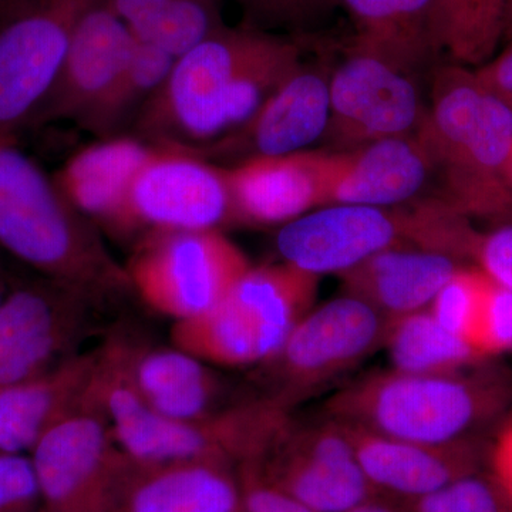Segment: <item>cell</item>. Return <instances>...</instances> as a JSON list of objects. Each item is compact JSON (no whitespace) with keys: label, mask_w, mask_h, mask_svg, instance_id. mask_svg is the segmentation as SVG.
<instances>
[{"label":"cell","mask_w":512,"mask_h":512,"mask_svg":"<svg viewBox=\"0 0 512 512\" xmlns=\"http://www.w3.org/2000/svg\"><path fill=\"white\" fill-rule=\"evenodd\" d=\"M90 400L109 423L114 443L141 461H261L281 436L292 412L264 396L238 400L194 421L161 416L138 396L117 360L100 345Z\"/></svg>","instance_id":"obj_3"},{"label":"cell","mask_w":512,"mask_h":512,"mask_svg":"<svg viewBox=\"0 0 512 512\" xmlns=\"http://www.w3.org/2000/svg\"><path fill=\"white\" fill-rule=\"evenodd\" d=\"M478 82L512 110V40L500 55L474 69Z\"/></svg>","instance_id":"obj_38"},{"label":"cell","mask_w":512,"mask_h":512,"mask_svg":"<svg viewBox=\"0 0 512 512\" xmlns=\"http://www.w3.org/2000/svg\"><path fill=\"white\" fill-rule=\"evenodd\" d=\"M9 286L10 278L8 275V271H6L5 266H3L2 261H0V305H2L6 293H8L9 291Z\"/></svg>","instance_id":"obj_43"},{"label":"cell","mask_w":512,"mask_h":512,"mask_svg":"<svg viewBox=\"0 0 512 512\" xmlns=\"http://www.w3.org/2000/svg\"><path fill=\"white\" fill-rule=\"evenodd\" d=\"M141 463L146 473L128 491L127 512H245L241 487L228 476L224 463Z\"/></svg>","instance_id":"obj_25"},{"label":"cell","mask_w":512,"mask_h":512,"mask_svg":"<svg viewBox=\"0 0 512 512\" xmlns=\"http://www.w3.org/2000/svg\"><path fill=\"white\" fill-rule=\"evenodd\" d=\"M420 77L353 43L330 74L325 150L416 137L427 113Z\"/></svg>","instance_id":"obj_11"},{"label":"cell","mask_w":512,"mask_h":512,"mask_svg":"<svg viewBox=\"0 0 512 512\" xmlns=\"http://www.w3.org/2000/svg\"><path fill=\"white\" fill-rule=\"evenodd\" d=\"M40 495L32 456L0 451V512H19Z\"/></svg>","instance_id":"obj_35"},{"label":"cell","mask_w":512,"mask_h":512,"mask_svg":"<svg viewBox=\"0 0 512 512\" xmlns=\"http://www.w3.org/2000/svg\"><path fill=\"white\" fill-rule=\"evenodd\" d=\"M136 39L103 0L74 26L55 86L30 127L70 120L79 124L103 100L133 52Z\"/></svg>","instance_id":"obj_18"},{"label":"cell","mask_w":512,"mask_h":512,"mask_svg":"<svg viewBox=\"0 0 512 512\" xmlns=\"http://www.w3.org/2000/svg\"><path fill=\"white\" fill-rule=\"evenodd\" d=\"M505 175H507L508 184L512 188V147L510 151V156H508L507 168H505Z\"/></svg>","instance_id":"obj_45"},{"label":"cell","mask_w":512,"mask_h":512,"mask_svg":"<svg viewBox=\"0 0 512 512\" xmlns=\"http://www.w3.org/2000/svg\"><path fill=\"white\" fill-rule=\"evenodd\" d=\"M116 443L106 417L86 400L33 448L40 495L53 512H72L111 470Z\"/></svg>","instance_id":"obj_20"},{"label":"cell","mask_w":512,"mask_h":512,"mask_svg":"<svg viewBox=\"0 0 512 512\" xmlns=\"http://www.w3.org/2000/svg\"><path fill=\"white\" fill-rule=\"evenodd\" d=\"M478 238L468 217L444 198H417L397 207L336 204L316 208L276 234L282 261L318 276L340 275L380 252L420 248L464 261Z\"/></svg>","instance_id":"obj_5"},{"label":"cell","mask_w":512,"mask_h":512,"mask_svg":"<svg viewBox=\"0 0 512 512\" xmlns=\"http://www.w3.org/2000/svg\"><path fill=\"white\" fill-rule=\"evenodd\" d=\"M245 467V484L241 488L245 512H315L259 477L252 461Z\"/></svg>","instance_id":"obj_37"},{"label":"cell","mask_w":512,"mask_h":512,"mask_svg":"<svg viewBox=\"0 0 512 512\" xmlns=\"http://www.w3.org/2000/svg\"><path fill=\"white\" fill-rule=\"evenodd\" d=\"M99 0H33L0 23V140L16 141L55 86L74 26Z\"/></svg>","instance_id":"obj_13"},{"label":"cell","mask_w":512,"mask_h":512,"mask_svg":"<svg viewBox=\"0 0 512 512\" xmlns=\"http://www.w3.org/2000/svg\"><path fill=\"white\" fill-rule=\"evenodd\" d=\"M0 248L106 312L134 296L100 229L13 140H0Z\"/></svg>","instance_id":"obj_2"},{"label":"cell","mask_w":512,"mask_h":512,"mask_svg":"<svg viewBox=\"0 0 512 512\" xmlns=\"http://www.w3.org/2000/svg\"><path fill=\"white\" fill-rule=\"evenodd\" d=\"M384 346L392 369L416 375L460 372L485 360L470 342L441 326L429 309L394 322Z\"/></svg>","instance_id":"obj_29"},{"label":"cell","mask_w":512,"mask_h":512,"mask_svg":"<svg viewBox=\"0 0 512 512\" xmlns=\"http://www.w3.org/2000/svg\"><path fill=\"white\" fill-rule=\"evenodd\" d=\"M222 0H167L153 19L130 30L177 60L225 28Z\"/></svg>","instance_id":"obj_30"},{"label":"cell","mask_w":512,"mask_h":512,"mask_svg":"<svg viewBox=\"0 0 512 512\" xmlns=\"http://www.w3.org/2000/svg\"><path fill=\"white\" fill-rule=\"evenodd\" d=\"M239 225L227 167L168 146H156L124 200L116 239L160 232L222 231Z\"/></svg>","instance_id":"obj_10"},{"label":"cell","mask_w":512,"mask_h":512,"mask_svg":"<svg viewBox=\"0 0 512 512\" xmlns=\"http://www.w3.org/2000/svg\"><path fill=\"white\" fill-rule=\"evenodd\" d=\"M302 62L295 39L225 26L175 60L130 134L156 146L211 143L251 119Z\"/></svg>","instance_id":"obj_1"},{"label":"cell","mask_w":512,"mask_h":512,"mask_svg":"<svg viewBox=\"0 0 512 512\" xmlns=\"http://www.w3.org/2000/svg\"><path fill=\"white\" fill-rule=\"evenodd\" d=\"M463 265L454 256L420 248H393L338 275L345 295L365 302L387 326L429 309Z\"/></svg>","instance_id":"obj_21"},{"label":"cell","mask_w":512,"mask_h":512,"mask_svg":"<svg viewBox=\"0 0 512 512\" xmlns=\"http://www.w3.org/2000/svg\"><path fill=\"white\" fill-rule=\"evenodd\" d=\"M322 207H397L419 198L433 168L416 137L386 138L350 150H312Z\"/></svg>","instance_id":"obj_17"},{"label":"cell","mask_w":512,"mask_h":512,"mask_svg":"<svg viewBox=\"0 0 512 512\" xmlns=\"http://www.w3.org/2000/svg\"><path fill=\"white\" fill-rule=\"evenodd\" d=\"M512 400V380L503 373L416 375L377 370L340 387L320 414L414 443L443 444L470 436Z\"/></svg>","instance_id":"obj_4"},{"label":"cell","mask_w":512,"mask_h":512,"mask_svg":"<svg viewBox=\"0 0 512 512\" xmlns=\"http://www.w3.org/2000/svg\"><path fill=\"white\" fill-rule=\"evenodd\" d=\"M239 225H285L322 207L312 150L227 167Z\"/></svg>","instance_id":"obj_24"},{"label":"cell","mask_w":512,"mask_h":512,"mask_svg":"<svg viewBox=\"0 0 512 512\" xmlns=\"http://www.w3.org/2000/svg\"><path fill=\"white\" fill-rule=\"evenodd\" d=\"M508 42L512 40V0H507V8H505V36Z\"/></svg>","instance_id":"obj_44"},{"label":"cell","mask_w":512,"mask_h":512,"mask_svg":"<svg viewBox=\"0 0 512 512\" xmlns=\"http://www.w3.org/2000/svg\"><path fill=\"white\" fill-rule=\"evenodd\" d=\"M107 6L127 26L133 30L163 9L167 0H103Z\"/></svg>","instance_id":"obj_40"},{"label":"cell","mask_w":512,"mask_h":512,"mask_svg":"<svg viewBox=\"0 0 512 512\" xmlns=\"http://www.w3.org/2000/svg\"><path fill=\"white\" fill-rule=\"evenodd\" d=\"M251 266L222 231L147 235L124 264L134 298L173 323L210 312Z\"/></svg>","instance_id":"obj_7"},{"label":"cell","mask_w":512,"mask_h":512,"mask_svg":"<svg viewBox=\"0 0 512 512\" xmlns=\"http://www.w3.org/2000/svg\"><path fill=\"white\" fill-rule=\"evenodd\" d=\"M346 512H402L399 508L393 507V505L387 504L386 501H382V497L372 498V500L365 501V503L356 505V507L350 508Z\"/></svg>","instance_id":"obj_41"},{"label":"cell","mask_w":512,"mask_h":512,"mask_svg":"<svg viewBox=\"0 0 512 512\" xmlns=\"http://www.w3.org/2000/svg\"><path fill=\"white\" fill-rule=\"evenodd\" d=\"M320 276L298 266H251L210 312L171 326V343L211 366L269 362L315 308Z\"/></svg>","instance_id":"obj_6"},{"label":"cell","mask_w":512,"mask_h":512,"mask_svg":"<svg viewBox=\"0 0 512 512\" xmlns=\"http://www.w3.org/2000/svg\"><path fill=\"white\" fill-rule=\"evenodd\" d=\"M96 349L32 379L0 387V451L32 453L57 424L86 400Z\"/></svg>","instance_id":"obj_23"},{"label":"cell","mask_w":512,"mask_h":512,"mask_svg":"<svg viewBox=\"0 0 512 512\" xmlns=\"http://www.w3.org/2000/svg\"><path fill=\"white\" fill-rule=\"evenodd\" d=\"M404 504L409 512H503L493 488L476 474L458 478Z\"/></svg>","instance_id":"obj_33"},{"label":"cell","mask_w":512,"mask_h":512,"mask_svg":"<svg viewBox=\"0 0 512 512\" xmlns=\"http://www.w3.org/2000/svg\"><path fill=\"white\" fill-rule=\"evenodd\" d=\"M511 218H512V214H511Z\"/></svg>","instance_id":"obj_46"},{"label":"cell","mask_w":512,"mask_h":512,"mask_svg":"<svg viewBox=\"0 0 512 512\" xmlns=\"http://www.w3.org/2000/svg\"><path fill=\"white\" fill-rule=\"evenodd\" d=\"M490 284L491 279L478 266H461L437 293L429 311L441 326L476 348L478 325Z\"/></svg>","instance_id":"obj_31"},{"label":"cell","mask_w":512,"mask_h":512,"mask_svg":"<svg viewBox=\"0 0 512 512\" xmlns=\"http://www.w3.org/2000/svg\"><path fill=\"white\" fill-rule=\"evenodd\" d=\"M340 6L355 25L357 46L419 77L436 69L433 0H340Z\"/></svg>","instance_id":"obj_26"},{"label":"cell","mask_w":512,"mask_h":512,"mask_svg":"<svg viewBox=\"0 0 512 512\" xmlns=\"http://www.w3.org/2000/svg\"><path fill=\"white\" fill-rule=\"evenodd\" d=\"M265 458H271L269 483L312 511L346 512L382 497L357 464L339 424L323 414L306 421L292 414Z\"/></svg>","instance_id":"obj_15"},{"label":"cell","mask_w":512,"mask_h":512,"mask_svg":"<svg viewBox=\"0 0 512 512\" xmlns=\"http://www.w3.org/2000/svg\"><path fill=\"white\" fill-rule=\"evenodd\" d=\"M101 343L141 400L161 416L200 420L237 403L225 399L227 384L214 366L173 343L156 345L124 325L109 326Z\"/></svg>","instance_id":"obj_16"},{"label":"cell","mask_w":512,"mask_h":512,"mask_svg":"<svg viewBox=\"0 0 512 512\" xmlns=\"http://www.w3.org/2000/svg\"><path fill=\"white\" fill-rule=\"evenodd\" d=\"M389 326L365 302L343 295L313 308L284 346L258 366L261 396L293 412L384 345Z\"/></svg>","instance_id":"obj_8"},{"label":"cell","mask_w":512,"mask_h":512,"mask_svg":"<svg viewBox=\"0 0 512 512\" xmlns=\"http://www.w3.org/2000/svg\"><path fill=\"white\" fill-rule=\"evenodd\" d=\"M474 261L491 281L512 291V225L480 235Z\"/></svg>","instance_id":"obj_36"},{"label":"cell","mask_w":512,"mask_h":512,"mask_svg":"<svg viewBox=\"0 0 512 512\" xmlns=\"http://www.w3.org/2000/svg\"><path fill=\"white\" fill-rule=\"evenodd\" d=\"M490 464L498 490L512 504V419L501 427L495 437Z\"/></svg>","instance_id":"obj_39"},{"label":"cell","mask_w":512,"mask_h":512,"mask_svg":"<svg viewBox=\"0 0 512 512\" xmlns=\"http://www.w3.org/2000/svg\"><path fill=\"white\" fill-rule=\"evenodd\" d=\"M330 74L332 67L303 60L237 130L202 146L168 147L222 167L308 150L328 130Z\"/></svg>","instance_id":"obj_14"},{"label":"cell","mask_w":512,"mask_h":512,"mask_svg":"<svg viewBox=\"0 0 512 512\" xmlns=\"http://www.w3.org/2000/svg\"><path fill=\"white\" fill-rule=\"evenodd\" d=\"M174 62L158 47L136 40L123 72L77 126L100 140L130 134L141 111L163 86Z\"/></svg>","instance_id":"obj_27"},{"label":"cell","mask_w":512,"mask_h":512,"mask_svg":"<svg viewBox=\"0 0 512 512\" xmlns=\"http://www.w3.org/2000/svg\"><path fill=\"white\" fill-rule=\"evenodd\" d=\"M476 348L484 359L512 350V291L493 281L485 296Z\"/></svg>","instance_id":"obj_34"},{"label":"cell","mask_w":512,"mask_h":512,"mask_svg":"<svg viewBox=\"0 0 512 512\" xmlns=\"http://www.w3.org/2000/svg\"><path fill=\"white\" fill-rule=\"evenodd\" d=\"M154 151V144L133 134L103 138L77 151L53 180L77 211L116 238L128 188Z\"/></svg>","instance_id":"obj_22"},{"label":"cell","mask_w":512,"mask_h":512,"mask_svg":"<svg viewBox=\"0 0 512 512\" xmlns=\"http://www.w3.org/2000/svg\"><path fill=\"white\" fill-rule=\"evenodd\" d=\"M109 312L45 276L10 281L0 305V387L32 379L83 353L106 333Z\"/></svg>","instance_id":"obj_9"},{"label":"cell","mask_w":512,"mask_h":512,"mask_svg":"<svg viewBox=\"0 0 512 512\" xmlns=\"http://www.w3.org/2000/svg\"><path fill=\"white\" fill-rule=\"evenodd\" d=\"M336 423L352 446L363 474L382 497L413 500L458 478L473 476L480 464V443L471 436L443 444L414 443L342 421Z\"/></svg>","instance_id":"obj_19"},{"label":"cell","mask_w":512,"mask_h":512,"mask_svg":"<svg viewBox=\"0 0 512 512\" xmlns=\"http://www.w3.org/2000/svg\"><path fill=\"white\" fill-rule=\"evenodd\" d=\"M441 198L466 217L512 214V188L505 168L512 147V110L487 92L481 109L419 141Z\"/></svg>","instance_id":"obj_12"},{"label":"cell","mask_w":512,"mask_h":512,"mask_svg":"<svg viewBox=\"0 0 512 512\" xmlns=\"http://www.w3.org/2000/svg\"><path fill=\"white\" fill-rule=\"evenodd\" d=\"M258 29L303 30L318 25L329 16L340 0H235Z\"/></svg>","instance_id":"obj_32"},{"label":"cell","mask_w":512,"mask_h":512,"mask_svg":"<svg viewBox=\"0 0 512 512\" xmlns=\"http://www.w3.org/2000/svg\"><path fill=\"white\" fill-rule=\"evenodd\" d=\"M32 2L33 0H0V23Z\"/></svg>","instance_id":"obj_42"},{"label":"cell","mask_w":512,"mask_h":512,"mask_svg":"<svg viewBox=\"0 0 512 512\" xmlns=\"http://www.w3.org/2000/svg\"><path fill=\"white\" fill-rule=\"evenodd\" d=\"M507 0H433L434 45L440 55L464 67L494 57L505 36Z\"/></svg>","instance_id":"obj_28"}]
</instances>
